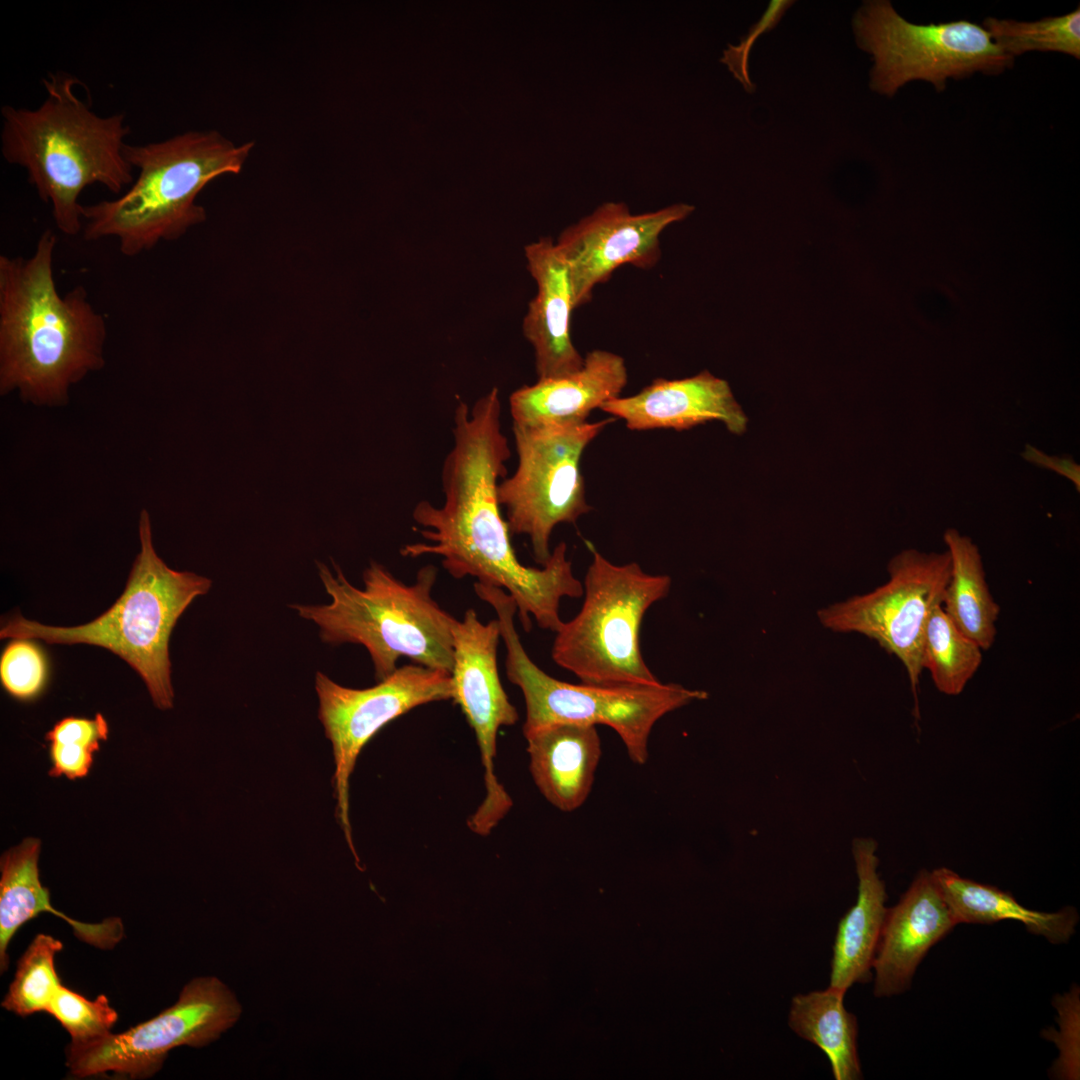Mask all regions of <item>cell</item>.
Returning a JSON list of instances; mask_svg holds the SVG:
<instances>
[{"label":"cell","mask_w":1080,"mask_h":1080,"mask_svg":"<svg viewBox=\"0 0 1080 1080\" xmlns=\"http://www.w3.org/2000/svg\"><path fill=\"white\" fill-rule=\"evenodd\" d=\"M499 393L490 390L472 407L460 401L454 411L453 446L442 467L444 502L416 504L413 520L427 542L406 544L402 556L441 557L455 579L472 576L477 582L506 591L515 601L522 627L529 632L531 617L552 632L562 625L559 609L564 597L583 595V583L572 571L567 546L559 543L542 568L520 563L497 498L499 479L507 474L511 456L501 428Z\"/></svg>","instance_id":"cell-1"},{"label":"cell","mask_w":1080,"mask_h":1080,"mask_svg":"<svg viewBox=\"0 0 1080 1080\" xmlns=\"http://www.w3.org/2000/svg\"><path fill=\"white\" fill-rule=\"evenodd\" d=\"M56 234L28 257L0 255V394L63 407L71 388L105 365L107 326L83 285L65 294L54 277Z\"/></svg>","instance_id":"cell-2"},{"label":"cell","mask_w":1080,"mask_h":1080,"mask_svg":"<svg viewBox=\"0 0 1080 1080\" xmlns=\"http://www.w3.org/2000/svg\"><path fill=\"white\" fill-rule=\"evenodd\" d=\"M83 84L58 71L43 79L45 100L35 109L1 108V153L22 167L39 198L51 205L58 230L82 232V191L99 184L119 194L134 181L123 150L130 133L123 113L100 116L76 88Z\"/></svg>","instance_id":"cell-3"},{"label":"cell","mask_w":1080,"mask_h":1080,"mask_svg":"<svg viewBox=\"0 0 1080 1080\" xmlns=\"http://www.w3.org/2000/svg\"><path fill=\"white\" fill-rule=\"evenodd\" d=\"M254 142L241 145L215 130L187 131L166 140L124 146L138 176L123 195L83 205V237L116 238L122 255L135 257L180 237L206 219L195 200L215 178L238 174Z\"/></svg>","instance_id":"cell-4"},{"label":"cell","mask_w":1080,"mask_h":1080,"mask_svg":"<svg viewBox=\"0 0 1080 1080\" xmlns=\"http://www.w3.org/2000/svg\"><path fill=\"white\" fill-rule=\"evenodd\" d=\"M318 571L331 602L291 607L319 627L323 642L364 646L378 682L398 668L401 657L452 672L456 619L432 597L435 566L422 567L415 581L406 584L372 561L363 572V589L352 585L335 564L334 572L321 563Z\"/></svg>","instance_id":"cell-5"},{"label":"cell","mask_w":1080,"mask_h":1080,"mask_svg":"<svg viewBox=\"0 0 1080 1080\" xmlns=\"http://www.w3.org/2000/svg\"><path fill=\"white\" fill-rule=\"evenodd\" d=\"M140 552L121 596L89 623L57 627L14 614L2 623L0 638H27L49 644H89L127 662L143 679L156 707H173L169 640L177 620L212 581L169 568L157 555L148 511L139 517Z\"/></svg>","instance_id":"cell-6"},{"label":"cell","mask_w":1080,"mask_h":1080,"mask_svg":"<svg viewBox=\"0 0 1080 1080\" xmlns=\"http://www.w3.org/2000/svg\"><path fill=\"white\" fill-rule=\"evenodd\" d=\"M474 590L497 615L507 651L506 675L525 700L524 736L554 724L606 725L619 735L632 762L642 765L649 756V737L656 722L708 697L705 691L675 683L599 686L555 679L526 653L514 625V599L501 588L479 582Z\"/></svg>","instance_id":"cell-7"},{"label":"cell","mask_w":1080,"mask_h":1080,"mask_svg":"<svg viewBox=\"0 0 1080 1080\" xmlns=\"http://www.w3.org/2000/svg\"><path fill=\"white\" fill-rule=\"evenodd\" d=\"M591 551L582 607L557 630L552 659L584 684L660 683L643 659L640 630L646 611L668 595L671 578L647 574L637 563L613 564Z\"/></svg>","instance_id":"cell-8"},{"label":"cell","mask_w":1080,"mask_h":1080,"mask_svg":"<svg viewBox=\"0 0 1080 1080\" xmlns=\"http://www.w3.org/2000/svg\"><path fill=\"white\" fill-rule=\"evenodd\" d=\"M853 30L857 45L873 56L871 89L888 96L912 80L929 81L941 91L950 77L997 74L1013 62L975 23L912 24L885 0L866 1Z\"/></svg>","instance_id":"cell-9"},{"label":"cell","mask_w":1080,"mask_h":1080,"mask_svg":"<svg viewBox=\"0 0 1080 1080\" xmlns=\"http://www.w3.org/2000/svg\"><path fill=\"white\" fill-rule=\"evenodd\" d=\"M616 418L579 425L528 426L513 423L518 456L515 472L497 486L511 535H526L538 564L550 555V538L560 523H575L589 512L580 461L586 447Z\"/></svg>","instance_id":"cell-10"},{"label":"cell","mask_w":1080,"mask_h":1080,"mask_svg":"<svg viewBox=\"0 0 1080 1080\" xmlns=\"http://www.w3.org/2000/svg\"><path fill=\"white\" fill-rule=\"evenodd\" d=\"M241 1006L218 978L198 977L187 983L178 1000L157 1016L86 1043H69L66 1066L76 1078L112 1073L146 1079L180 1046L203 1047L218 1039L239 1019Z\"/></svg>","instance_id":"cell-11"},{"label":"cell","mask_w":1080,"mask_h":1080,"mask_svg":"<svg viewBox=\"0 0 1080 1080\" xmlns=\"http://www.w3.org/2000/svg\"><path fill=\"white\" fill-rule=\"evenodd\" d=\"M949 552L907 549L888 564L889 580L875 590L818 611L820 623L841 633H859L896 656L906 669L919 718L917 689L923 671L927 621L950 578Z\"/></svg>","instance_id":"cell-12"},{"label":"cell","mask_w":1080,"mask_h":1080,"mask_svg":"<svg viewBox=\"0 0 1080 1080\" xmlns=\"http://www.w3.org/2000/svg\"><path fill=\"white\" fill-rule=\"evenodd\" d=\"M315 690L318 717L333 750L337 818L359 863L349 820V782L356 760L367 742L387 723L420 705L453 699L452 676L444 670L408 664L373 687L353 689L318 671Z\"/></svg>","instance_id":"cell-13"},{"label":"cell","mask_w":1080,"mask_h":1080,"mask_svg":"<svg viewBox=\"0 0 1080 1080\" xmlns=\"http://www.w3.org/2000/svg\"><path fill=\"white\" fill-rule=\"evenodd\" d=\"M453 700L461 707L474 730L484 766L486 794L468 819L476 834L488 835L512 807V799L495 775L497 732L518 720L501 684L497 649L501 638L497 619L483 623L474 609L466 610L453 629Z\"/></svg>","instance_id":"cell-14"},{"label":"cell","mask_w":1080,"mask_h":1080,"mask_svg":"<svg viewBox=\"0 0 1080 1080\" xmlns=\"http://www.w3.org/2000/svg\"><path fill=\"white\" fill-rule=\"evenodd\" d=\"M694 209L677 203L634 214L625 203L606 202L564 229L555 246L568 269L575 307L590 301L594 288L620 266L653 267L661 256V233Z\"/></svg>","instance_id":"cell-15"},{"label":"cell","mask_w":1080,"mask_h":1080,"mask_svg":"<svg viewBox=\"0 0 1080 1080\" xmlns=\"http://www.w3.org/2000/svg\"><path fill=\"white\" fill-rule=\"evenodd\" d=\"M957 925L931 872L920 870L898 903L888 908L872 968L874 995L889 997L907 990L928 951Z\"/></svg>","instance_id":"cell-16"},{"label":"cell","mask_w":1080,"mask_h":1080,"mask_svg":"<svg viewBox=\"0 0 1080 1080\" xmlns=\"http://www.w3.org/2000/svg\"><path fill=\"white\" fill-rule=\"evenodd\" d=\"M600 409L635 431H682L717 420L731 433L742 434L748 421L729 384L707 370L683 379L657 378L637 394L611 399Z\"/></svg>","instance_id":"cell-17"},{"label":"cell","mask_w":1080,"mask_h":1080,"mask_svg":"<svg viewBox=\"0 0 1080 1080\" xmlns=\"http://www.w3.org/2000/svg\"><path fill=\"white\" fill-rule=\"evenodd\" d=\"M527 269L537 285L528 305L523 333L532 345L538 379L561 377L578 371L584 357L571 338L575 309L567 266L550 238L525 246Z\"/></svg>","instance_id":"cell-18"},{"label":"cell","mask_w":1080,"mask_h":1080,"mask_svg":"<svg viewBox=\"0 0 1080 1080\" xmlns=\"http://www.w3.org/2000/svg\"><path fill=\"white\" fill-rule=\"evenodd\" d=\"M627 380L623 357L607 350L590 351L578 371L538 379L536 383L514 391L509 398L513 423L528 426L583 424L594 409L619 397Z\"/></svg>","instance_id":"cell-19"},{"label":"cell","mask_w":1080,"mask_h":1080,"mask_svg":"<svg viewBox=\"0 0 1080 1080\" xmlns=\"http://www.w3.org/2000/svg\"><path fill=\"white\" fill-rule=\"evenodd\" d=\"M41 842L25 838L19 845L5 851L0 859V969L9 965L7 949L10 941L27 921L41 912H50L65 920L77 938L100 949H112L124 937L120 918L109 917L100 923H84L53 908L49 890L40 881L38 860Z\"/></svg>","instance_id":"cell-20"},{"label":"cell","mask_w":1080,"mask_h":1080,"mask_svg":"<svg viewBox=\"0 0 1080 1080\" xmlns=\"http://www.w3.org/2000/svg\"><path fill=\"white\" fill-rule=\"evenodd\" d=\"M877 847V842L872 838H855L852 842L858 894L855 904L838 923L829 985L845 993L855 983L871 979L876 949L888 911L885 883L877 871Z\"/></svg>","instance_id":"cell-21"},{"label":"cell","mask_w":1080,"mask_h":1080,"mask_svg":"<svg viewBox=\"0 0 1080 1080\" xmlns=\"http://www.w3.org/2000/svg\"><path fill=\"white\" fill-rule=\"evenodd\" d=\"M530 772L542 795L564 812L587 800L602 755L596 726L554 724L528 735Z\"/></svg>","instance_id":"cell-22"},{"label":"cell","mask_w":1080,"mask_h":1080,"mask_svg":"<svg viewBox=\"0 0 1080 1080\" xmlns=\"http://www.w3.org/2000/svg\"><path fill=\"white\" fill-rule=\"evenodd\" d=\"M931 874L958 924L990 925L1014 920L1029 933L1053 944L1068 942L1076 932L1079 916L1073 907L1055 912L1033 910L1021 905L1011 893L961 877L949 868L940 867Z\"/></svg>","instance_id":"cell-23"},{"label":"cell","mask_w":1080,"mask_h":1080,"mask_svg":"<svg viewBox=\"0 0 1080 1080\" xmlns=\"http://www.w3.org/2000/svg\"><path fill=\"white\" fill-rule=\"evenodd\" d=\"M943 539L950 555L951 571L941 606L961 633L983 651L988 650L997 634L1000 606L986 582L979 549L954 528H948Z\"/></svg>","instance_id":"cell-24"},{"label":"cell","mask_w":1080,"mask_h":1080,"mask_svg":"<svg viewBox=\"0 0 1080 1080\" xmlns=\"http://www.w3.org/2000/svg\"><path fill=\"white\" fill-rule=\"evenodd\" d=\"M845 992L829 986L825 990L792 998L788 1016L790 1028L827 1056L835 1080L862 1078L857 1051L858 1023L844 1006Z\"/></svg>","instance_id":"cell-25"},{"label":"cell","mask_w":1080,"mask_h":1080,"mask_svg":"<svg viewBox=\"0 0 1080 1080\" xmlns=\"http://www.w3.org/2000/svg\"><path fill=\"white\" fill-rule=\"evenodd\" d=\"M982 651L959 631L941 605L934 608L925 628L922 666L938 691L959 695L980 667Z\"/></svg>","instance_id":"cell-26"},{"label":"cell","mask_w":1080,"mask_h":1080,"mask_svg":"<svg viewBox=\"0 0 1080 1080\" xmlns=\"http://www.w3.org/2000/svg\"><path fill=\"white\" fill-rule=\"evenodd\" d=\"M62 949L60 940L37 934L19 959L1 1006L21 1017L46 1012L62 984L55 969V957Z\"/></svg>","instance_id":"cell-27"},{"label":"cell","mask_w":1080,"mask_h":1080,"mask_svg":"<svg viewBox=\"0 0 1080 1080\" xmlns=\"http://www.w3.org/2000/svg\"><path fill=\"white\" fill-rule=\"evenodd\" d=\"M985 30L1008 55L1028 51H1057L1080 57V10L1035 22L987 18Z\"/></svg>","instance_id":"cell-28"},{"label":"cell","mask_w":1080,"mask_h":1080,"mask_svg":"<svg viewBox=\"0 0 1080 1080\" xmlns=\"http://www.w3.org/2000/svg\"><path fill=\"white\" fill-rule=\"evenodd\" d=\"M109 726L101 713L94 718L66 717L58 721L46 733L50 742L49 756L52 777L66 776L74 780L84 778L93 764V756L100 742L108 738Z\"/></svg>","instance_id":"cell-29"},{"label":"cell","mask_w":1080,"mask_h":1080,"mask_svg":"<svg viewBox=\"0 0 1080 1080\" xmlns=\"http://www.w3.org/2000/svg\"><path fill=\"white\" fill-rule=\"evenodd\" d=\"M46 1013L61 1024L69 1033L70 1042L76 1044L109 1034L118 1020V1013L105 995L89 1000L62 984L52 997Z\"/></svg>","instance_id":"cell-30"},{"label":"cell","mask_w":1080,"mask_h":1080,"mask_svg":"<svg viewBox=\"0 0 1080 1080\" xmlns=\"http://www.w3.org/2000/svg\"><path fill=\"white\" fill-rule=\"evenodd\" d=\"M0 679L12 697L21 701L35 699L44 690L48 679L44 651L33 639L13 638L0 658Z\"/></svg>","instance_id":"cell-31"},{"label":"cell","mask_w":1080,"mask_h":1080,"mask_svg":"<svg viewBox=\"0 0 1080 1080\" xmlns=\"http://www.w3.org/2000/svg\"><path fill=\"white\" fill-rule=\"evenodd\" d=\"M1053 1005L1058 1012L1060 1029H1048L1042 1033L1043 1037L1053 1041L1059 1050V1056L1051 1067V1076L1056 1079H1079V987L1074 985L1069 992L1056 996Z\"/></svg>","instance_id":"cell-32"},{"label":"cell","mask_w":1080,"mask_h":1080,"mask_svg":"<svg viewBox=\"0 0 1080 1080\" xmlns=\"http://www.w3.org/2000/svg\"><path fill=\"white\" fill-rule=\"evenodd\" d=\"M793 3L794 1L790 0L771 1L761 19L751 26L741 42L738 45L729 44L724 51L721 62L728 66L734 77L747 92L752 93L755 90V85L751 82L748 72V58L753 43L761 34L772 30Z\"/></svg>","instance_id":"cell-33"},{"label":"cell","mask_w":1080,"mask_h":1080,"mask_svg":"<svg viewBox=\"0 0 1080 1080\" xmlns=\"http://www.w3.org/2000/svg\"><path fill=\"white\" fill-rule=\"evenodd\" d=\"M1021 456L1028 462L1049 469L1069 479L1080 490V466L1071 457L1049 456L1027 444Z\"/></svg>","instance_id":"cell-34"}]
</instances>
